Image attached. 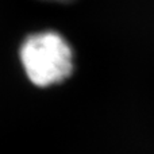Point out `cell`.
<instances>
[{
    "instance_id": "2",
    "label": "cell",
    "mask_w": 154,
    "mask_h": 154,
    "mask_svg": "<svg viewBox=\"0 0 154 154\" xmlns=\"http://www.w3.org/2000/svg\"><path fill=\"white\" fill-rule=\"evenodd\" d=\"M48 2H70V0H48Z\"/></svg>"
},
{
    "instance_id": "1",
    "label": "cell",
    "mask_w": 154,
    "mask_h": 154,
    "mask_svg": "<svg viewBox=\"0 0 154 154\" xmlns=\"http://www.w3.org/2000/svg\"><path fill=\"white\" fill-rule=\"evenodd\" d=\"M20 61L29 80L37 87L62 82L73 72L72 49L54 31L27 37L20 48Z\"/></svg>"
}]
</instances>
